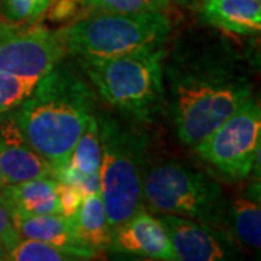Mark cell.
<instances>
[{
	"label": "cell",
	"mask_w": 261,
	"mask_h": 261,
	"mask_svg": "<svg viewBox=\"0 0 261 261\" xmlns=\"http://www.w3.org/2000/svg\"><path fill=\"white\" fill-rule=\"evenodd\" d=\"M93 109L90 86L70 65L58 63L38 80L32 93L13 109V115L31 145L56 173L68 163Z\"/></svg>",
	"instance_id": "obj_1"
},
{
	"label": "cell",
	"mask_w": 261,
	"mask_h": 261,
	"mask_svg": "<svg viewBox=\"0 0 261 261\" xmlns=\"http://www.w3.org/2000/svg\"><path fill=\"white\" fill-rule=\"evenodd\" d=\"M173 118L178 140L195 147L252 96L231 61L193 60L170 70Z\"/></svg>",
	"instance_id": "obj_2"
},
{
	"label": "cell",
	"mask_w": 261,
	"mask_h": 261,
	"mask_svg": "<svg viewBox=\"0 0 261 261\" xmlns=\"http://www.w3.org/2000/svg\"><path fill=\"white\" fill-rule=\"evenodd\" d=\"M163 57L160 45L80 60V64L109 105L138 121H149L163 103Z\"/></svg>",
	"instance_id": "obj_3"
},
{
	"label": "cell",
	"mask_w": 261,
	"mask_h": 261,
	"mask_svg": "<svg viewBox=\"0 0 261 261\" xmlns=\"http://www.w3.org/2000/svg\"><path fill=\"white\" fill-rule=\"evenodd\" d=\"M171 31L168 18L159 10L137 13L94 12L56 31L67 54L93 60L134 49L160 47Z\"/></svg>",
	"instance_id": "obj_4"
},
{
	"label": "cell",
	"mask_w": 261,
	"mask_h": 261,
	"mask_svg": "<svg viewBox=\"0 0 261 261\" xmlns=\"http://www.w3.org/2000/svg\"><path fill=\"white\" fill-rule=\"evenodd\" d=\"M142 200L159 214L178 215L216 228L228 222V206L218 183L176 160L145 170Z\"/></svg>",
	"instance_id": "obj_5"
},
{
	"label": "cell",
	"mask_w": 261,
	"mask_h": 261,
	"mask_svg": "<svg viewBox=\"0 0 261 261\" xmlns=\"http://www.w3.org/2000/svg\"><path fill=\"white\" fill-rule=\"evenodd\" d=\"M99 130L102 147L99 193L112 229L144 207V148L138 135L112 118H102Z\"/></svg>",
	"instance_id": "obj_6"
},
{
	"label": "cell",
	"mask_w": 261,
	"mask_h": 261,
	"mask_svg": "<svg viewBox=\"0 0 261 261\" xmlns=\"http://www.w3.org/2000/svg\"><path fill=\"white\" fill-rule=\"evenodd\" d=\"M260 144V105L251 96L237 112L195 145V149L222 177L244 180L251 174Z\"/></svg>",
	"instance_id": "obj_7"
},
{
	"label": "cell",
	"mask_w": 261,
	"mask_h": 261,
	"mask_svg": "<svg viewBox=\"0 0 261 261\" xmlns=\"http://www.w3.org/2000/svg\"><path fill=\"white\" fill-rule=\"evenodd\" d=\"M0 20V71L39 80L67 56L56 32L41 25Z\"/></svg>",
	"instance_id": "obj_8"
},
{
	"label": "cell",
	"mask_w": 261,
	"mask_h": 261,
	"mask_svg": "<svg viewBox=\"0 0 261 261\" xmlns=\"http://www.w3.org/2000/svg\"><path fill=\"white\" fill-rule=\"evenodd\" d=\"M167 232L176 261H219L231 257V240L212 225L173 214L157 216Z\"/></svg>",
	"instance_id": "obj_9"
},
{
	"label": "cell",
	"mask_w": 261,
	"mask_h": 261,
	"mask_svg": "<svg viewBox=\"0 0 261 261\" xmlns=\"http://www.w3.org/2000/svg\"><path fill=\"white\" fill-rule=\"evenodd\" d=\"M108 250L149 260L176 261L164 226L144 207L111 229Z\"/></svg>",
	"instance_id": "obj_10"
},
{
	"label": "cell",
	"mask_w": 261,
	"mask_h": 261,
	"mask_svg": "<svg viewBox=\"0 0 261 261\" xmlns=\"http://www.w3.org/2000/svg\"><path fill=\"white\" fill-rule=\"evenodd\" d=\"M0 168L6 185L39 177L54 178V167L27 140L13 111L0 113Z\"/></svg>",
	"instance_id": "obj_11"
},
{
	"label": "cell",
	"mask_w": 261,
	"mask_h": 261,
	"mask_svg": "<svg viewBox=\"0 0 261 261\" xmlns=\"http://www.w3.org/2000/svg\"><path fill=\"white\" fill-rule=\"evenodd\" d=\"M12 215V221L16 231L22 238L38 240L42 243L56 245L61 250L71 252L77 260H90L94 258L97 252L87 248L80 243L75 237L74 229L70 218L63 214L53 215H34V216H23V215Z\"/></svg>",
	"instance_id": "obj_12"
},
{
	"label": "cell",
	"mask_w": 261,
	"mask_h": 261,
	"mask_svg": "<svg viewBox=\"0 0 261 261\" xmlns=\"http://www.w3.org/2000/svg\"><path fill=\"white\" fill-rule=\"evenodd\" d=\"M0 197L9 207L10 214L34 216V215L61 214L57 196V180L39 177L6 185Z\"/></svg>",
	"instance_id": "obj_13"
},
{
	"label": "cell",
	"mask_w": 261,
	"mask_h": 261,
	"mask_svg": "<svg viewBox=\"0 0 261 261\" xmlns=\"http://www.w3.org/2000/svg\"><path fill=\"white\" fill-rule=\"evenodd\" d=\"M199 8L203 19L212 27L240 35L260 32V0H206Z\"/></svg>",
	"instance_id": "obj_14"
},
{
	"label": "cell",
	"mask_w": 261,
	"mask_h": 261,
	"mask_svg": "<svg viewBox=\"0 0 261 261\" xmlns=\"http://www.w3.org/2000/svg\"><path fill=\"white\" fill-rule=\"evenodd\" d=\"M75 237L87 248L105 251L111 243V226L108 225L100 193L84 195L82 203L70 218Z\"/></svg>",
	"instance_id": "obj_15"
},
{
	"label": "cell",
	"mask_w": 261,
	"mask_h": 261,
	"mask_svg": "<svg viewBox=\"0 0 261 261\" xmlns=\"http://www.w3.org/2000/svg\"><path fill=\"white\" fill-rule=\"evenodd\" d=\"M228 218L233 235L240 240V243L250 248H260V183L251 185L250 190L233 199L228 209Z\"/></svg>",
	"instance_id": "obj_16"
},
{
	"label": "cell",
	"mask_w": 261,
	"mask_h": 261,
	"mask_svg": "<svg viewBox=\"0 0 261 261\" xmlns=\"http://www.w3.org/2000/svg\"><path fill=\"white\" fill-rule=\"evenodd\" d=\"M100 159H102V147H100L99 121L93 115L87 122L80 138L75 142L70 160L65 166H68L82 176H93V174H99Z\"/></svg>",
	"instance_id": "obj_17"
},
{
	"label": "cell",
	"mask_w": 261,
	"mask_h": 261,
	"mask_svg": "<svg viewBox=\"0 0 261 261\" xmlns=\"http://www.w3.org/2000/svg\"><path fill=\"white\" fill-rule=\"evenodd\" d=\"M8 260L13 261H68L77 260L71 252L61 250L56 245L31 238H20L10 250Z\"/></svg>",
	"instance_id": "obj_18"
},
{
	"label": "cell",
	"mask_w": 261,
	"mask_h": 261,
	"mask_svg": "<svg viewBox=\"0 0 261 261\" xmlns=\"http://www.w3.org/2000/svg\"><path fill=\"white\" fill-rule=\"evenodd\" d=\"M38 80L0 71V113L18 108L32 93Z\"/></svg>",
	"instance_id": "obj_19"
},
{
	"label": "cell",
	"mask_w": 261,
	"mask_h": 261,
	"mask_svg": "<svg viewBox=\"0 0 261 261\" xmlns=\"http://www.w3.org/2000/svg\"><path fill=\"white\" fill-rule=\"evenodd\" d=\"M87 9L109 13H137L154 10L145 0H84Z\"/></svg>",
	"instance_id": "obj_20"
},
{
	"label": "cell",
	"mask_w": 261,
	"mask_h": 261,
	"mask_svg": "<svg viewBox=\"0 0 261 261\" xmlns=\"http://www.w3.org/2000/svg\"><path fill=\"white\" fill-rule=\"evenodd\" d=\"M22 237L16 231L9 207L0 197V260H8L10 250L19 243Z\"/></svg>",
	"instance_id": "obj_21"
},
{
	"label": "cell",
	"mask_w": 261,
	"mask_h": 261,
	"mask_svg": "<svg viewBox=\"0 0 261 261\" xmlns=\"http://www.w3.org/2000/svg\"><path fill=\"white\" fill-rule=\"evenodd\" d=\"M87 8L84 0H53L47 8V18L51 22L67 23L82 16L83 9Z\"/></svg>",
	"instance_id": "obj_22"
},
{
	"label": "cell",
	"mask_w": 261,
	"mask_h": 261,
	"mask_svg": "<svg viewBox=\"0 0 261 261\" xmlns=\"http://www.w3.org/2000/svg\"><path fill=\"white\" fill-rule=\"evenodd\" d=\"M37 0H0V15L10 23L32 22Z\"/></svg>",
	"instance_id": "obj_23"
},
{
	"label": "cell",
	"mask_w": 261,
	"mask_h": 261,
	"mask_svg": "<svg viewBox=\"0 0 261 261\" xmlns=\"http://www.w3.org/2000/svg\"><path fill=\"white\" fill-rule=\"evenodd\" d=\"M57 196L61 207V214L67 218H71L74 215L83 199V193L77 187L63 181H57Z\"/></svg>",
	"instance_id": "obj_24"
},
{
	"label": "cell",
	"mask_w": 261,
	"mask_h": 261,
	"mask_svg": "<svg viewBox=\"0 0 261 261\" xmlns=\"http://www.w3.org/2000/svg\"><path fill=\"white\" fill-rule=\"evenodd\" d=\"M53 0H37V8H35V12H34V18H32V22H35L38 18H41L44 13H45V10L49 6V3H51Z\"/></svg>",
	"instance_id": "obj_25"
},
{
	"label": "cell",
	"mask_w": 261,
	"mask_h": 261,
	"mask_svg": "<svg viewBox=\"0 0 261 261\" xmlns=\"http://www.w3.org/2000/svg\"><path fill=\"white\" fill-rule=\"evenodd\" d=\"M148 3L149 6L152 8L154 10H159V12H163L164 9H167L170 6V3L173 0H145Z\"/></svg>",
	"instance_id": "obj_26"
},
{
	"label": "cell",
	"mask_w": 261,
	"mask_h": 261,
	"mask_svg": "<svg viewBox=\"0 0 261 261\" xmlns=\"http://www.w3.org/2000/svg\"><path fill=\"white\" fill-rule=\"evenodd\" d=\"M173 2H177L183 6H197L199 5V0H173Z\"/></svg>",
	"instance_id": "obj_27"
},
{
	"label": "cell",
	"mask_w": 261,
	"mask_h": 261,
	"mask_svg": "<svg viewBox=\"0 0 261 261\" xmlns=\"http://www.w3.org/2000/svg\"><path fill=\"white\" fill-rule=\"evenodd\" d=\"M6 186V181H5V177H3V173H2V168H0V192L2 189Z\"/></svg>",
	"instance_id": "obj_28"
},
{
	"label": "cell",
	"mask_w": 261,
	"mask_h": 261,
	"mask_svg": "<svg viewBox=\"0 0 261 261\" xmlns=\"http://www.w3.org/2000/svg\"><path fill=\"white\" fill-rule=\"evenodd\" d=\"M203 2H206V0H199V6H200V5H202Z\"/></svg>",
	"instance_id": "obj_29"
}]
</instances>
